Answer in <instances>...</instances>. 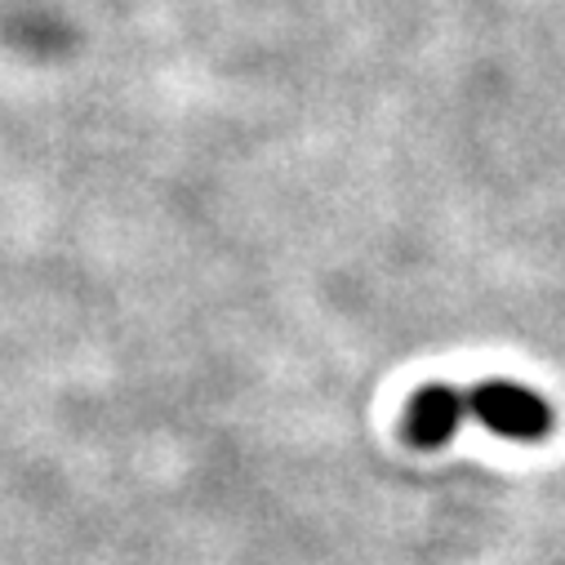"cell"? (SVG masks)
Wrapping results in <instances>:
<instances>
[{"label":"cell","instance_id":"cell-1","mask_svg":"<svg viewBox=\"0 0 565 565\" xmlns=\"http://www.w3.org/2000/svg\"><path fill=\"white\" fill-rule=\"evenodd\" d=\"M468 414H472V423H481V428H490L503 441L530 446V441H543L552 433V405L539 392L508 383V379H490V383L472 387Z\"/></svg>","mask_w":565,"mask_h":565},{"label":"cell","instance_id":"cell-2","mask_svg":"<svg viewBox=\"0 0 565 565\" xmlns=\"http://www.w3.org/2000/svg\"><path fill=\"white\" fill-rule=\"evenodd\" d=\"M463 423H472L468 392L437 383L428 392H418L409 405V441L423 450H441L446 441H455L463 433Z\"/></svg>","mask_w":565,"mask_h":565}]
</instances>
